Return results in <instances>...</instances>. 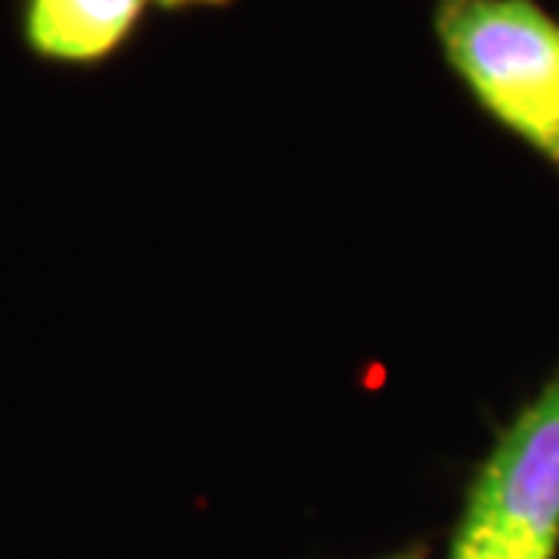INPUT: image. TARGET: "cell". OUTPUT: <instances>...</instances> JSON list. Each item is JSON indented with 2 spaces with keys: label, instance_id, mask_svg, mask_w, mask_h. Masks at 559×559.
<instances>
[{
  "label": "cell",
  "instance_id": "1",
  "mask_svg": "<svg viewBox=\"0 0 559 559\" xmlns=\"http://www.w3.org/2000/svg\"><path fill=\"white\" fill-rule=\"evenodd\" d=\"M441 47L495 119L559 162V25L532 0H460L439 16Z\"/></svg>",
  "mask_w": 559,
  "mask_h": 559
},
{
  "label": "cell",
  "instance_id": "2",
  "mask_svg": "<svg viewBox=\"0 0 559 559\" xmlns=\"http://www.w3.org/2000/svg\"><path fill=\"white\" fill-rule=\"evenodd\" d=\"M559 547V373L513 426L469 488L451 559H554Z\"/></svg>",
  "mask_w": 559,
  "mask_h": 559
},
{
  "label": "cell",
  "instance_id": "3",
  "mask_svg": "<svg viewBox=\"0 0 559 559\" xmlns=\"http://www.w3.org/2000/svg\"><path fill=\"white\" fill-rule=\"evenodd\" d=\"M146 0H32L25 32L32 47L66 62L112 53L131 35Z\"/></svg>",
  "mask_w": 559,
  "mask_h": 559
},
{
  "label": "cell",
  "instance_id": "4",
  "mask_svg": "<svg viewBox=\"0 0 559 559\" xmlns=\"http://www.w3.org/2000/svg\"><path fill=\"white\" fill-rule=\"evenodd\" d=\"M162 7H183V3H224V0H156Z\"/></svg>",
  "mask_w": 559,
  "mask_h": 559
},
{
  "label": "cell",
  "instance_id": "5",
  "mask_svg": "<svg viewBox=\"0 0 559 559\" xmlns=\"http://www.w3.org/2000/svg\"><path fill=\"white\" fill-rule=\"evenodd\" d=\"M385 559H423V554H419V550H404V554H395V557Z\"/></svg>",
  "mask_w": 559,
  "mask_h": 559
},
{
  "label": "cell",
  "instance_id": "6",
  "mask_svg": "<svg viewBox=\"0 0 559 559\" xmlns=\"http://www.w3.org/2000/svg\"><path fill=\"white\" fill-rule=\"evenodd\" d=\"M444 3H460V0H444Z\"/></svg>",
  "mask_w": 559,
  "mask_h": 559
}]
</instances>
